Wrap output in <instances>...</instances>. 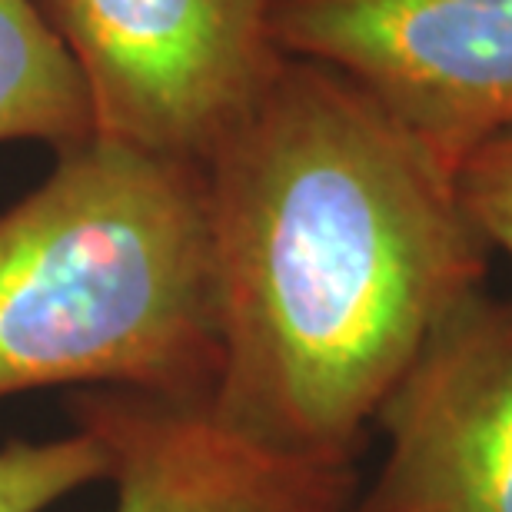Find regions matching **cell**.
I'll return each instance as SVG.
<instances>
[{"mask_svg":"<svg viewBox=\"0 0 512 512\" xmlns=\"http://www.w3.org/2000/svg\"><path fill=\"white\" fill-rule=\"evenodd\" d=\"M200 170L223 346L210 416L356 469L429 333L486 286L493 250L456 170L350 77L290 54Z\"/></svg>","mask_w":512,"mask_h":512,"instance_id":"cell-1","label":"cell"},{"mask_svg":"<svg viewBox=\"0 0 512 512\" xmlns=\"http://www.w3.org/2000/svg\"><path fill=\"white\" fill-rule=\"evenodd\" d=\"M220 363L197 163L94 137L0 213V399L87 386L207 406Z\"/></svg>","mask_w":512,"mask_h":512,"instance_id":"cell-2","label":"cell"},{"mask_svg":"<svg viewBox=\"0 0 512 512\" xmlns=\"http://www.w3.org/2000/svg\"><path fill=\"white\" fill-rule=\"evenodd\" d=\"M280 0H44L97 137L200 163L270 84Z\"/></svg>","mask_w":512,"mask_h":512,"instance_id":"cell-3","label":"cell"},{"mask_svg":"<svg viewBox=\"0 0 512 512\" xmlns=\"http://www.w3.org/2000/svg\"><path fill=\"white\" fill-rule=\"evenodd\" d=\"M283 54L350 77L439 160L512 127V0H280Z\"/></svg>","mask_w":512,"mask_h":512,"instance_id":"cell-4","label":"cell"},{"mask_svg":"<svg viewBox=\"0 0 512 512\" xmlns=\"http://www.w3.org/2000/svg\"><path fill=\"white\" fill-rule=\"evenodd\" d=\"M376 429L386 459L353 512H512V296L453 306Z\"/></svg>","mask_w":512,"mask_h":512,"instance_id":"cell-5","label":"cell"},{"mask_svg":"<svg viewBox=\"0 0 512 512\" xmlns=\"http://www.w3.org/2000/svg\"><path fill=\"white\" fill-rule=\"evenodd\" d=\"M67 416L107 446L114 512H353L360 496L356 469L276 456L223 429L207 406L77 389Z\"/></svg>","mask_w":512,"mask_h":512,"instance_id":"cell-6","label":"cell"},{"mask_svg":"<svg viewBox=\"0 0 512 512\" xmlns=\"http://www.w3.org/2000/svg\"><path fill=\"white\" fill-rule=\"evenodd\" d=\"M84 77L37 0H0V143L34 140L57 153L94 140Z\"/></svg>","mask_w":512,"mask_h":512,"instance_id":"cell-7","label":"cell"},{"mask_svg":"<svg viewBox=\"0 0 512 512\" xmlns=\"http://www.w3.org/2000/svg\"><path fill=\"white\" fill-rule=\"evenodd\" d=\"M110 483V453L94 433L77 429L70 436L10 439L0 446V512H44L74 489Z\"/></svg>","mask_w":512,"mask_h":512,"instance_id":"cell-8","label":"cell"},{"mask_svg":"<svg viewBox=\"0 0 512 512\" xmlns=\"http://www.w3.org/2000/svg\"><path fill=\"white\" fill-rule=\"evenodd\" d=\"M456 190L486 247L512 256V127L456 163Z\"/></svg>","mask_w":512,"mask_h":512,"instance_id":"cell-9","label":"cell"}]
</instances>
